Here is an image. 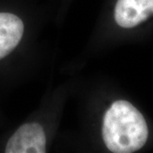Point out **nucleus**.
I'll return each instance as SVG.
<instances>
[{"instance_id":"nucleus-1","label":"nucleus","mask_w":153,"mask_h":153,"mask_svg":"<svg viewBox=\"0 0 153 153\" xmlns=\"http://www.w3.org/2000/svg\"><path fill=\"white\" fill-rule=\"evenodd\" d=\"M148 127L140 111L127 100H117L105 112L102 135L107 149L114 153H132L148 139Z\"/></svg>"},{"instance_id":"nucleus-2","label":"nucleus","mask_w":153,"mask_h":153,"mask_svg":"<svg viewBox=\"0 0 153 153\" xmlns=\"http://www.w3.org/2000/svg\"><path fill=\"white\" fill-rule=\"evenodd\" d=\"M6 153L46 152V135L43 127L37 123L22 125L10 137Z\"/></svg>"},{"instance_id":"nucleus-3","label":"nucleus","mask_w":153,"mask_h":153,"mask_svg":"<svg viewBox=\"0 0 153 153\" xmlns=\"http://www.w3.org/2000/svg\"><path fill=\"white\" fill-rule=\"evenodd\" d=\"M153 15V0H117L114 18L118 26L131 28Z\"/></svg>"},{"instance_id":"nucleus-4","label":"nucleus","mask_w":153,"mask_h":153,"mask_svg":"<svg viewBox=\"0 0 153 153\" xmlns=\"http://www.w3.org/2000/svg\"><path fill=\"white\" fill-rule=\"evenodd\" d=\"M24 33V24L16 15L0 12V60L18 46Z\"/></svg>"}]
</instances>
